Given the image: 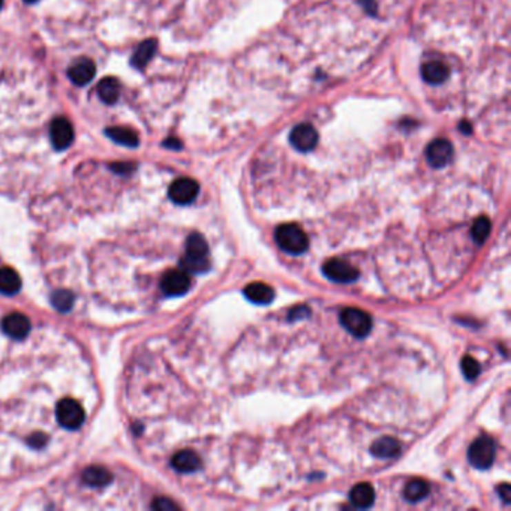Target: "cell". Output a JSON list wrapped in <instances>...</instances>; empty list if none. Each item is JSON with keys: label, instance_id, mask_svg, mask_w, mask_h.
Listing matches in <instances>:
<instances>
[{"label": "cell", "instance_id": "obj_1", "mask_svg": "<svg viewBox=\"0 0 511 511\" xmlns=\"http://www.w3.org/2000/svg\"><path fill=\"white\" fill-rule=\"evenodd\" d=\"M276 243L290 255H301L309 248V239L306 232L296 223H285L278 227L274 232Z\"/></svg>", "mask_w": 511, "mask_h": 511}, {"label": "cell", "instance_id": "obj_2", "mask_svg": "<svg viewBox=\"0 0 511 511\" xmlns=\"http://www.w3.org/2000/svg\"><path fill=\"white\" fill-rule=\"evenodd\" d=\"M497 457V444L490 437H481L475 439L468 450V459L470 463L477 470H488L495 462Z\"/></svg>", "mask_w": 511, "mask_h": 511}, {"label": "cell", "instance_id": "obj_3", "mask_svg": "<svg viewBox=\"0 0 511 511\" xmlns=\"http://www.w3.org/2000/svg\"><path fill=\"white\" fill-rule=\"evenodd\" d=\"M341 324L354 337L363 339L372 330V318L365 310L357 308H346L341 312Z\"/></svg>", "mask_w": 511, "mask_h": 511}, {"label": "cell", "instance_id": "obj_4", "mask_svg": "<svg viewBox=\"0 0 511 511\" xmlns=\"http://www.w3.org/2000/svg\"><path fill=\"white\" fill-rule=\"evenodd\" d=\"M56 417L62 428L68 430H75L83 426L86 420V412L83 406L74 399H62L57 403Z\"/></svg>", "mask_w": 511, "mask_h": 511}, {"label": "cell", "instance_id": "obj_5", "mask_svg": "<svg viewBox=\"0 0 511 511\" xmlns=\"http://www.w3.org/2000/svg\"><path fill=\"white\" fill-rule=\"evenodd\" d=\"M323 272L325 274V278L337 283H351L359 279L357 268L339 258L328 259V261L323 265Z\"/></svg>", "mask_w": 511, "mask_h": 511}, {"label": "cell", "instance_id": "obj_6", "mask_svg": "<svg viewBox=\"0 0 511 511\" xmlns=\"http://www.w3.org/2000/svg\"><path fill=\"white\" fill-rule=\"evenodd\" d=\"M198 192H200V186H198L197 181L186 177L172 181V185L168 189L171 201L179 206H188L192 203L197 198Z\"/></svg>", "mask_w": 511, "mask_h": 511}, {"label": "cell", "instance_id": "obj_7", "mask_svg": "<svg viewBox=\"0 0 511 511\" xmlns=\"http://www.w3.org/2000/svg\"><path fill=\"white\" fill-rule=\"evenodd\" d=\"M190 288V278L183 270H171L163 274L161 290L170 297L183 296Z\"/></svg>", "mask_w": 511, "mask_h": 511}, {"label": "cell", "instance_id": "obj_8", "mask_svg": "<svg viewBox=\"0 0 511 511\" xmlns=\"http://www.w3.org/2000/svg\"><path fill=\"white\" fill-rule=\"evenodd\" d=\"M453 158V146L450 141L439 138V140L432 141L426 149V159L430 167L444 168L448 166Z\"/></svg>", "mask_w": 511, "mask_h": 511}, {"label": "cell", "instance_id": "obj_9", "mask_svg": "<svg viewBox=\"0 0 511 511\" xmlns=\"http://www.w3.org/2000/svg\"><path fill=\"white\" fill-rule=\"evenodd\" d=\"M290 141L299 152H310L318 144V132L312 125L301 123L291 131Z\"/></svg>", "mask_w": 511, "mask_h": 511}, {"label": "cell", "instance_id": "obj_10", "mask_svg": "<svg viewBox=\"0 0 511 511\" xmlns=\"http://www.w3.org/2000/svg\"><path fill=\"white\" fill-rule=\"evenodd\" d=\"M50 137L56 150H65L74 141V128L68 119L59 117L51 123Z\"/></svg>", "mask_w": 511, "mask_h": 511}, {"label": "cell", "instance_id": "obj_11", "mask_svg": "<svg viewBox=\"0 0 511 511\" xmlns=\"http://www.w3.org/2000/svg\"><path fill=\"white\" fill-rule=\"evenodd\" d=\"M2 328L8 336L12 337V339L21 341L24 337H28L32 324L28 317L20 314V312H14V314L5 317L2 321Z\"/></svg>", "mask_w": 511, "mask_h": 511}, {"label": "cell", "instance_id": "obj_12", "mask_svg": "<svg viewBox=\"0 0 511 511\" xmlns=\"http://www.w3.org/2000/svg\"><path fill=\"white\" fill-rule=\"evenodd\" d=\"M97 75V66L90 59H80L68 71V77L77 86L89 84Z\"/></svg>", "mask_w": 511, "mask_h": 511}, {"label": "cell", "instance_id": "obj_13", "mask_svg": "<svg viewBox=\"0 0 511 511\" xmlns=\"http://www.w3.org/2000/svg\"><path fill=\"white\" fill-rule=\"evenodd\" d=\"M171 466L174 468L177 472L190 474L200 470L201 459L195 452H192V450H181V452L172 456Z\"/></svg>", "mask_w": 511, "mask_h": 511}, {"label": "cell", "instance_id": "obj_14", "mask_svg": "<svg viewBox=\"0 0 511 511\" xmlns=\"http://www.w3.org/2000/svg\"><path fill=\"white\" fill-rule=\"evenodd\" d=\"M401 450H402V445L399 441L394 438H390V437L377 439L370 447L372 454L379 459H394L401 454Z\"/></svg>", "mask_w": 511, "mask_h": 511}, {"label": "cell", "instance_id": "obj_15", "mask_svg": "<svg viewBox=\"0 0 511 511\" xmlns=\"http://www.w3.org/2000/svg\"><path fill=\"white\" fill-rule=\"evenodd\" d=\"M350 501L357 508H369L375 502V490L368 483L356 484L350 492Z\"/></svg>", "mask_w": 511, "mask_h": 511}, {"label": "cell", "instance_id": "obj_16", "mask_svg": "<svg viewBox=\"0 0 511 511\" xmlns=\"http://www.w3.org/2000/svg\"><path fill=\"white\" fill-rule=\"evenodd\" d=\"M421 75L429 84H443L450 75V69L445 63L432 60L421 66Z\"/></svg>", "mask_w": 511, "mask_h": 511}, {"label": "cell", "instance_id": "obj_17", "mask_svg": "<svg viewBox=\"0 0 511 511\" xmlns=\"http://www.w3.org/2000/svg\"><path fill=\"white\" fill-rule=\"evenodd\" d=\"M245 297L255 305H268L274 299L273 290L263 282H252L245 288Z\"/></svg>", "mask_w": 511, "mask_h": 511}, {"label": "cell", "instance_id": "obj_18", "mask_svg": "<svg viewBox=\"0 0 511 511\" xmlns=\"http://www.w3.org/2000/svg\"><path fill=\"white\" fill-rule=\"evenodd\" d=\"M111 480V472L103 466H89L83 471V481L90 488H106Z\"/></svg>", "mask_w": 511, "mask_h": 511}, {"label": "cell", "instance_id": "obj_19", "mask_svg": "<svg viewBox=\"0 0 511 511\" xmlns=\"http://www.w3.org/2000/svg\"><path fill=\"white\" fill-rule=\"evenodd\" d=\"M21 290V278L11 267L0 268V292L5 296H15Z\"/></svg>", "mask_w": 511, "mask_h": 511}, {"label": "cell", "instance_id": "obj_20", "mask_svg": "<svg viewBox=\"0 0 511 511\" xmlns=\"http://www.w3.org/2000/svg\"><path fill=\"white\" fill-rule=\"evenodd\" d=\"M156 48H158V44H156L154 39H147V41L141 42L140 47L137 48V51L131 59L132 66L137 68V69L146 68L147 65H149L150 60L153 59V56L156 54Z\"/></svg>", "mask_w": 511, "mask_h": 511}, {"label": "cell", "instance_id": "obj_21", "mask_svg": "<svg viewBox=\"0 0 511 511\" xmlns=\"http://www.w3.org/2000/svg\"><path fill=\"white\" fill-rule=\"evenodd\" d=\"M98 97L102 102L114 103L120 97V83L112 77H107L99 81L98 84Z\"/></svg>", "mask_w": 511, "mask_h": 511}, {"label": "cell", "instance_id": "obj_22", "mask_svg": "<svg viewBox=\"0 0 511 511\" xmlns=\"http://www.w3.org/2000/svg\"><path fill=\"white\" fill-rule=\"evenodd\" d=\"M106 134L114 143L126 146V147H137L138 143H140V138H138L137 132H134L132 129H129V128H123V126L108 128Z\"/></svg>", "mask_w": 511, "mask_h": 511}, {"label": "cell", "instance_id": "obj_23", "mask_svg": "<svg viewBox=\"0 0 511 511\" xmlns=\"http://www.w3.org/2000/svg\"><path fill=\"white\" fill-rule=\"evenodd\" d=\"M428 495H429V484L420 479H415V480H411L410 483H406V486L403 489V497L408 502H420Z\"/></svg>", "mask_w": 511, "mask_h": 511}, {"label": "cell", "instance_id": "obj_24", "mask_svg": "<svg viewBox=\"0 0 511 511\" xmlns=\"http://www.w3.org/2000/svg\"><path fill=\"white\" fill-rule=\"evenodd\" d=\"M186 255L195 258H207L209 257V245L201 234H190L186 240Z\"/></svg>", "mask_w": 511, "mask_h": 511}, {"label": "cell", "instance_id": "obj_25", "mask_svg": "<svg viewBox=\"0 0 511 511\" xmlns=\"http://www.w3.org/2000/svg\"><path fill=\"white\" fill-rule=\"evenodd\" d=\"M180 267H181V270L186 272L188 274L189 273L200 274V273L209 272L210 263L207 258H195V257L185 255L183 258L180 259Z\"/></svg>", "mask_w": 511, "mask_h": 511}, {"label": "cell", "instance_id": "obj_26", "mask_svg": "<svg viewBox=\"0 0 511 511\" xmlns=\"http://www.w3.org/2000/svg\"><path fill=\"white\" fill-rule=\"evenodd\" d=\"M75 296L69 290H57L51 294V305L59 312H69L74 306Z\"/></svg>", "mask_w": 511, "mask_h": 511}, {"label": "cell", "instance_id": "obj_27", "mask_svg": "<svg viewBox=\"0 0 511 511\" xmlns=\"http://www.w3.org/2000/svg\"><path fill=\"white\" fill-rule=\"evenodd\" d=\"M490 227H492L490 221L486 218V216H480L479 219H475V222L472 223V228H471V236L475 243L483 245L484 241L488 240L489 234H490Z\"/></svg>", "mask_w": 511, "mask_h": 511}, {"label": "cell", "instance_id": "obj_28", "mask_svg": "<svg viewBox=\"0 0 511 511\" xmlns=\"http://www.w3.org/2000/svg\"><path fill=\"white\" fill-rule=\"evenodd\" d=\"M462 372L468 379H475L480 375V363L475 359L466 356L462 360Z\"/></svg>", "mask_w": 511, "mask_h": 511}, {"label": "cell", "instance_id": "obj_29", "mask_svg": "<svg viewBox=\"0 0 511 511\" xmlns=\"http://www.w3.org/2000/svg\"><path fill=\"white\" fill-rule=\"evenodd\" d=\"M152 508L158 511H174L179 510V505L168 498H156L152 504Z\"/></svg>", "mask_w": 511, "mask_h": 511}, {"label": "cell", "instance_id": "obj_30", "mask_svg": "<svg viewBox=\"0 0 511 511\" xmlns=\"http://www.w3.org/2000/svg\"><path fill=\"white\" fill-rule=\"evenodd\" d=\"M497 493L499 495V498L505 502V504H510V501H511V488H510V484H507V483L499 484V486L497 488Z\"/></svg>", "mask_w": 511, "mask_h": 511}, {"label": "cell", "instance_id": "obj_31", "mask_svg": "<svg viewBox=\"0 0 511 511\" xmlns=\"http://www.w3.org/2000/svg\"><path fill=\"white\" fill-rule=\"evenodd\" d=\"M111 170L114 171V172H117V174H129V172L134 171V166H132V163H122V162H119V163H112Z\"/></svg>", "mask_w": 511, "mask_h": 511}, {"label": "cell", "instance_id": "obj_32", "mask_svg": "<svg viewBox=\"0 0 511 511\" xmlns=\"http://www.w3.org/2000/svg\"><path fill=\"white\" fill-rule=\"evenodd\" d=\"M47 435L44 434H33L30 438H29V444L34 448H41L44 447L47 444Z\"/></svg>", "mask_w": 511, "mask_h": 511}, {"label": "cell", "instance_id": "obj_33", "mask_svg": "<svg viewBox=\"0 0 511 511\" xmlns=\"http://www.w3.org/2000/svg\"><path fill=\"white\" fill-rule=\"evenodd\" d=\"M308 315H309V309L306 306H299V308H296L294 310H291L290 319H300L301 317L305 318Z\"/></svg>", "mask_w": 511, "mask_h": 511}, {"label": "cell", "instance_id": "obj_34", "mask_svg": "<svg viewBox=\"0 0 511 511\" xmlns=\"http://www.w3.org/2000/svg\"><path fill=\"white\" fill-rule=\"evenodd\" d=\"M163 146L168 147V149H174V150L181 149V143L179 140H176V138H168L167 141H163Z\"/></svg>", "mask_w": 511, "mask_h": 511}, {"label": "cell", "instance_id": "obj_35", "mask_svg": "<svg viewBox=\"0 0 511 511\" xmlns=\"http://www.w3.org/2000/svg\"><path fill=\"white\" fill-rule=\"evenodd\" d=\"M461 129H462V131L465 129V132H466V134H470V132H471V126L468 125V123H462V125H461Z\"/></svg>", "mask_w": 511, "mask_h": 511}, {"label": "cell", "instance_id": "obj_36", "mask_svg": "<svg viewBox=\"0 0 511 511\" xmlns=\"http://www.w3.org/2000/svg\"><path fill=\"white\" fill-rule=\"evenodd\" d=\"M24 2L26 3H34V2H38V0H24Z\"/></svg>", "mask_w": 511, "mask_h": 511}, {"label": "cell", "instance_id": "obj_37", "mask_svg": "<svg viewBox=\"0 0 511 511\" xmlns=\"http://www.w3.org/2000/svg\"><path fill=\"white\" fill-rule=\"evenodd\" d=\"M2 6H3V0H0V10H2Z\"/></svg>", "mask_w": 511, "mask_h": 511}]
</instances>
